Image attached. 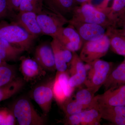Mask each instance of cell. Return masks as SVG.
Wrapping results in <instances>:
<instances>
[{"mask_svg": "<svg viewBox=\"0 0 125 125\" xmlns=\"http://www.w3.org/2000/svg\"><path fill=\"white\" fill-rule=\"evenodd\" d=\"M0 39L24 51L30 50L36 39L14 22L9 23L4 21L0 22Z\"/></svg>", "mask_w": 125, "mask_h": 125, "instance_id": "obj_1", "label": "cell"}, {"mask_svg": "<svg viewBox=\"0 0 125 125\" xmlns=\"http://www.w3.org/2000/svg\"><path fill=\"white\" fill-rule=\"evenodd\" d=\"M72 18L68 23H88L102 25L107 29L111 25L112 21L106 11L96 9L92 5L83 4L76 6L72 13Z\"/></svg>", "mask_w": 125, "mask_h": 125, "instance_id": "obj_2", "label": "cell"}, {"mask_svg": "<svg viewBox=\"0 0 125 125\" xmlns=\"http://www.w3.org/2000/svg\"><path fill=\"white\" fill-rule=\"evenodd\" d=\"M87 64L89 68L84 84L95 94L103 85L113 70V64L100 59Z\"/></svg>", "mask_w": 125, "mask_h": 125, "instance_id": "obj_3", "label": "cell"}, {"mask_svg": "<svg viewBox=\"0 0 125 125\" xmlns=\"http://www.w3.org/2000/svg\"><path fill=\"white\" fill-rule=\"evenodd\" d=\"M37 14V20L43 34L53 37L59 30L68 23V20L60 14L46 7Z\"/></svg>", "mask_w": 125, "mask_h": 125, "instance_id": "obj_4", "label": "cell"}, {"mask_svg": "<svg viewBox=\"0 0 125 125\" xmlns=\"http://www.w3.org/2000/svg\"><path fill=\"white\" fill-rule=\"evenodd\" d=\"M13 113L20 125H43L44 119L36 112L31 102L25 98L19 99L15 104Z\"/></svg>", "mask_w": 125, "mask_h": 125, "instance_id": "obj_5", "label": "cell"}, {"mask_svg": "<svg viewBox=\"0 0 125 125\" xmlns=\"http://www.w3.org/2000/svg\"><path fill=\"white\" fill-rule=\"evenodd\" d=\"M110 47V40L106 34L99 40L85 42L81 49L80 57L83 62L90 63L105 56Z\"/></svg>", "mask_w": 125, "mask_h": 125, "instance_id": "obj_6", "label": "cell"}, {"mask_svg": "<svg viewBox=\"0 0 125 125\" xmlns=\"http://www.w3.org/2000/svg\"><path fill=\"white\" fill-rule=\"evenodd\" d=\"M69 77L66 71H57L55 78L53 81L52 89L54 97L61 106L70 98L74 89L69 84Z\"/></svg>", "mask_w": 125, "mask_h": 125, "instance_id": "obj_7", "label": "cell"}, {"mask_svg": "<svg viewBox=\"0 0 125 125\" xmlns=\"http://www.w3.org/2000/svg\"><path fill=\"white\" fill-rule=\"evenodd\" d=\"M53 38L56 39L64 46L72 52L79 50L83 42L78 32L70 24L68 27L61 28Z\"/></svg>", "mask_w": 125, "mask_h": 125, "instance_id": "obj_8", "label": "cell"}, {"mask_svg": "<svg viewBox=\"0 0 125 125\" xmlns=\"http://www.w3.org/2000/svg\"><path fill=\"white\" fill-rule=\"evenodd\" d=\"M92 108L98 111L102 118L114 125H125V106H111L94 101Z\"/></svg>", "mask_w": 125, "mask_h": 125, "instance_id": "obj_9", "label": "cell"}, {"mask_svg": "<svg viewBox=\"0 0 125 125\" xmlns=\"http://www.w3.org/2000/svg\"><path fill=\"white\" fill-rule=\"evenodd\" d=\"M73 57L70 64L69 73L70 76L69 80L70 86L74 89L84 83L87 77L86 66L83 63L75 52H73Z\"/></svg>", "mask_w": 125, "mask_h": 125, "instance_id": "obj_10", "label": "cell"}, {"mask_svg": "<svg viewBox=\"0 0 125 125\" xmlns=\"http://www.w3.org/2000/svg\"><path fill=\"white\" fill-rule=\"evenodd\" d=\"M74 28L83 42L95 41L103 38L106 34L107 29L102 25L88 23L69 24Z\"/></svg>", "mask_w": 125, "mask_h": 125, "instance_id": "obj_11", "label": "cell"}, {"mask_svg": "<svg viewBox=\"0 0 125 125\" xmlns=\"http://www.w3.org/2000/svg\"><path fill=\"white\" fill-rule=\"evenodd\" d=\"M30 35L37 38L42 34L37 20V14L29 11H19L13 22Z\"/></svg>", "mask_w": 125, "mask_h": 125, "instance_id": "obj_12", "label": "cell"}, {"mask_svg": "<svg viewBox=\"0 0 125 125\" xmlns=\"http://www.w3.org/2000/svg\"><path fill=\"white\" fill-rule=\"evenodd\" d=\"M101 119L98 111L95 108H92L66 117L65 125H101Z\"/></svg>", "mask_w": 125, "mask_h": 125, "instance_id": "obj_13", "label": "cell"}, {"mask_svg": "<svg viewBox=\"0 0 125 125\" xmlns=\"http://www.w3.org/2000/svg\"><path fill=\"white\" fill-rule=\"evenodd\" d=\"M50 43L54 53L56 69L60 72L66 71L67 64H70L73 57V52L55 38Z\"/></svg>", "mask_w": 125, "mask_h": 125, "instance_id": "obj_14", "label": "cell"}, {"mask_svg": "<svg viewBox=\"0 0 125 125\" xmlns=\"http://www.w3.org/2000/svg\"><path fill=\"white\" fill-rule=\"evenodd\" d=\"M94 101L111 106H125V85L105 91L94 96Z\"/></svg>", "mask_w": 125, "mask_h": 125, "instance_id": "obj_15", "label": "cell"}, {"mask_svg": "<svg viewBox=\"0 0 125 125\" xmlns=\"http://www.w3.org/2000/svg\"><path fill=\"white\" fill-rule=\"evenodd\" d=\"M53 81L47 84L39 85L34 90L33 96L35 102L47 114L51 108L52 102L54 97L52 92Z\"/></svg>", "mask_w": 125, "mask_h": 125, "instance_id": "obj_16", "label": "cell"}, {"mask_svg": "<svg viewBox=\"0 0 125 125\" xmlns=\"http://www.w3.org/2000/svg\"><path fill=\"white\" fill-rule=\"evenodd\" d=\"M35 60L43 69L50 71L56 69L54 53L50 45L42 43L36 48L34 53Z\"/></svg>", "mask_w": 125, "mask_h": 125, "instance_id": "obj_17", "label": "cell"}, {"mask_svg": "<svg viewBox=\"0 0 125 125\" xmlns=\"http://www.w3.org/2000/svg\"><path fill=\"white\" fill-rule=\"evenodd\" d=\"M21 68L24 80H31L38 77L42 73V69L35 60L27 57H21Z\"/></svg>", "mask_w": 125, "mask_h": 125, "instance_id": "obj_18", "label": "cell"}, {"mask_svg": "<svg viewBox=\"0 0 125 125\" xmlns=\"http://www.w3.org/2000/svg\"><path fill=\"white\" fill-rule=\"evenodd\" d=\"M44 4L46 7L65 17L67 15L72 14L77 6L74 0H43Z\"/></svg>", "mask_w": 125, "mask_h": 125, "instance_id": "obj_19", "label": "cell"}, {"mask_svg": "<svg viewBox=\"0 0 125 125\" xmlns=\"http://www.w3.org/2000/svg\"><path fill=\"white\" fill-rule=\"evenodd\" d=\"M125 85V63L122 62L113 70L104 84L105 91Z\"/></svg>", "mask_w": 125, "mask_h": 125, "instance_id": "obj_20", "label": "cell"}, {"mask_svg": "<svg viewBox=\"0 0 125 125\" xmlns=\"http://www.w3.org/2000/svg\"><path fill=\"white\" fill-rule=\"evenodd\" d=\"M24 52L23 49L0 39V58L4 61H16Z\"/></svg>", "mask_w": 125, "mask_h": 125, "instance_id": "obj_21", "label": "cell"}, {"mask_svg": "<svg viewBox=\"0 0 125 125\" xmlns=\"http://www.w3.org/2000/svg\"><path fill=\"white\" fill-rule=\"evenodd\" d=\"M106 34L109 37L110 47L113 51L125 56V36L109 28L107 29Z\"/></svg>", "mask_w": 125, "mask_h": 125, "instance_id": "obj_22", "label": "cell"}, {"mask_svg": "<svg viewBox=\"0 0 125 125\" xmlns=\"http://www.w3.org/2000/svg\"><path fill=\"white\" fill-rule=\"evenodd\" d=\"M24 85L21 78L15 79L6 85L0 87V102L8 99L19 92Z\"/></svg>", "mask_w": 125, "mask_h": 125, "instance_id": "obj_23", "label": "cell"}, {"mask_svg": "<svg viewBox=\"0 0 125 125\" xmlns=\"http://www.w3.org/2000/svg\"><path fill=\"white\" fill-rule=\"evenodd\" d=\"M16 71L13 66L6 62L0 66V87L9 83L16 79Z\"/></svg>", "mask_w": 125, "mask_h": 125, "instance_id": "obj_24", "label": "cell"}, {"mask_svg": "<svg viewBox=\"0 0 125 125\" xmlns=\"http://www.w3.org/2000/svg\"><path fill=\"white\" fill-rule=\"evenodd\" d=\"M70 98L61 105L66 117L77 114L85 109H89L86 106L79 103L75 99L73 100Z\"/></svg>", "mask_w": 125, "mask_h": 125, "instance_id": "obj_25", "label": "cell"}, {"mask_svg": "<svg viewBox=\"0 0 125 125\" xmlns=\"http://www.w3.org/2000/svg\"><path fill=\"white\" fill-rule=\"evenodd\" d=\"M95 94L89 88L81 89L76 93L75 99L78 102L91 109Z\"/></svg>", "mask_w": 125, "mask_h": 125, "instance_id": "obj_26", "label": "cell"}, {"mask_svg": "<svg viewBox=\"0 0 125 125\" xmlns=\"http://www.w3.org/2000/svg\"><path fill=\"white\" fill-rule=\"evenodd\" d=\"M44 6L43 0H23L19 11H29L38 14Z\"/></svg>", "mask_w": 125, "mask_h": 125, "instance_id": "obj_27", "label": "cell"}, {"mask_svg": "<svg viewBox=\"0 0 125 125\" xmlns=\"http://www.w3.org/2000/svg\"><path fill=\"white\" fill-rule=\"evenodd\" d=\"M106 11L112 21L125 15V0H114L111 7Z\"/></svg>", "mask_w": 125, "mask_h": 125, "instance_id": "obj_28", "label": "cell"}, {"mask_svg": "<svg viewBox=\"0 0 125 125\" xmlns=\"http://www.w3.org/2000/svg\"><path fill=\"white\" fill-rule=\"evenodd\" d=\"M15 118L13 112L6 108L0 109V125H14Z\"/></svg>", "mask_w": 125, "mask_h": 125, "instance_id": "obj_29", "label": "cell"}, {"mask_svg": "<svg viewBox=\"0 0 125 125\" xmlns=\"http://www.w3.org/2000/svg\"><path fill=\"white\" fill-rule=\"evenodd\" d=\"M107 28L125 36V15L112 21L111 25Z\"/></svg>", "mask_w": 125, "mask_h": 125, "instance_id": "obj_30", "label": "cell"}, {"mask_svg": "<svg viewBox=\"0 0 125 125\" xmlns=\"http://www.w3.org/2000/svg\"><path fill=\"white\" fill-rule=\"evenodd\" d=\"M11 12L10 11L7 0H0V20L7 17Z\"/></svg>", "mask_w": 125, "mask_h": 125, "instance_id": "obj_31", "label": "cell"}, {"mask_svg": "<svg viewBox=\"0 0 125 125\" xmlns=\"http://www.w3.org/2000/svg\"><path fill=\"white\" fill-rule=\"evenodd\" d=\"M10 11L11 13L19 11L21 4L23 0H7Z\"/></svg>", "mask_w": 125, "mask_h": 125, "instance_id": "obj_32", "label": "cell"}, {"mask_svg": "<svg viewBox=\"0 0 125 125\" xmlns=\"http://www.w3.org/2000/svg\"><path fill=\"white\" fill-rule=\"evenodd\" d=\"M74 0L76 5L78 4L81 5L87 1L88 0Z\"/></svg>", "mask_w": 125, "mask_h": 125, "instance_id": "obj_33", "label": "cell"}, {"mask_svg": "<svg viewBox=\"0 0 125 125\" xmlns=\"http://www.w3.org/2000/svg\"><path fill=\"white\" fill-rule=\"evenodd\" d=\"M5 62H5L4 61L2 60L0 58V66L2 64L4 63Z\"/></svg>", "mask_w": 125, "mask_h": 125, "instance_id": "obj_34", "label": "cell"}, {"mask_svg": "<svg viewBox=\"0 0 125 125\" xmlns=\"http://www.w3.org/2000/svg\"><path fill=\"white\" fill-rule=\"evenodd\" d=\"M123 62H124V63H125V60H124V61H123Z\"/></svg>", "mask_w": 125, "mask_h": 125, "instance_id": "obj_35", "label": "cell"}, {"mask_svg": "<svg viewBox=\"0 0 125 125\" xmlns=\"http://www.w3.org/2000/svg\"><path fill=\"white\" fill-rule=\"evenodd\" d=\"M109 0H107V1H109Z\"/></svg>", "mask_w": 125, "mask_h": 125, "instance_id": "obj_36", "label": "cell"}]
</instances>
